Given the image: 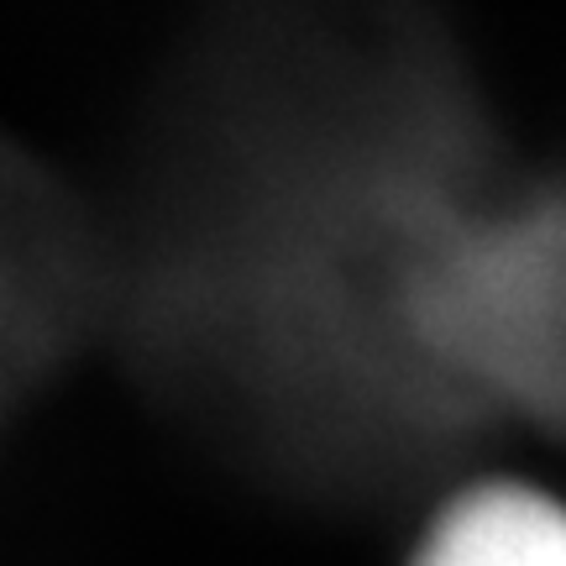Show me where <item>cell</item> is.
Here are the masks:
<instances>
[{
	"label": "cell",
	"mask_w": 566,
	"mask_h": 566,
	"mask_svg": "<svg viewBox=\"0 0 566 566\" xmlns=\"http://www.w3.org/2000/svg\"><path fill=\"white\" fill-rule=\"evenodd\" d=\"M388 331L462 430H566V179L446 184L394 258Z\"/></svg>",
	"instance_id": "cell-1"
},
{
	"label": "cell",
	"mask_w": 566,
	"mask_h": 566,
	"mask_svg": "<svg viewBox=\"0 0 566 566\" xmlns=\"http://www.w3.org/2000/svg\"><path fill=\"white\" fill-rule=\"evenodd\" d=\"M74 304V252L53 200L27 168L0 158V415L63 336Z\"/></svg>",
	"instance_id": "cell-2"
},
{
	"label": "cell",
	"mask_w": 566,
	"mask_h": 566,
	"mask_svg": "<svg viewBox=\"0 0 566 566\" xmlns=\"http://www.w3.org/2000/svg\"><path fill=\"white\" fill-rule=\"evenodd\" d=\"M409 566H566V499L530 478H472L430 509Z\"/></svg>",
	"instance_id": "cell-3"
}]
</instances>
